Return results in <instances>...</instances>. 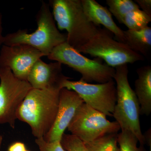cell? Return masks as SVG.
<instances>
[{"label":"cell","instance_id":"9c48e42d","mask_svg":"<svg viewBox=\"0 0 151 151\" xmlns=\"http://www.w3.org/2000/svg\"><path fill=\"white\" fill-rule=\"evenodd\" d=\"M61 87L76 92L84 103L105 116H113L117 101L116 84L113 79L98 84H90L81 79L78 81L66 79Z\"/></svg>","mask_w":151,"mask_h":151},{"label":"cell","instance_id":"9a60e30c","mask_svg":"<svg viewBox=\"0 0 151 151\" xmlns=\"http://www.w3.org/2000/svg\"><path fill=\"white\" fill-rule=\"evenodd\" d=\"M124 43L133 51L148 58L151 55V28L147 26L140 30L124 31Z\"/></svg>","mask_w":151,"mask_h":151},{"label":"cell","instance_id":"7402d4cb","mask_svg":"<svg viewBox=\"0 0 151 151\" xmlns=\"http://www.w3.org/2000/svg\"><path fill=\"white\" fill-rule=\"evenodd\" d=\"M135 2L137 4L142 10L151 16V0H136Z\"/></svg>","mask_w":151,"mask_h":151},{"label":"cell","instance_id":"52a82bcc","mask_svg":"<svg viewBox=\"0 0 151 151\" xmlns=\"http://www.w3.org/2000/svg\"><path fill=\"white\" fill-rule=\"evenodd\" d=\"M67 129L86 143L108 134L118 133L121 127L116 121L110 122L105 114L84 103L77 109Z\"/></svg>","mask_w":151,"mask_h":151},{"label":"cell","instance_id":"d6986e66","mask_svg":"<svg viewBox=\"0 0 151 151\" xmlns=\"http://www.w3.org/2000/svg\"><path fill=\"white\" fill-rule=\"evenodd\" d=\"M138 142L137 138L129 130H122V132L118 134L120 151H147L144 146L138 147Z\"/></svg>","mask_w":151,"mask_h":151},{"label":"cell","instance_id":"7c38bea8","mask_svg":"<svg viewBox=\"0 0 151 151\" xmlns=\"http://www.w3.org/2000/svg\"><path fill=\"white\" fill-rule=\"evenodd\" d=\"M62 65L56 61L47 63L41 58L33 66L27 81L33 89H62L63 81L70 78L63 73Z\"/></svg>","mask_w":151,"mask_h":151},{"label":"cell","instance_id":"4fadbf2b","mask_svg":"<svg viewBox=\"0 0 151 151\" xmlns=\"http://www.w3.org/2000/svg\"><path fill=\"white\" fill-rule=\"evenodd\" d=\"M81 1L84 14L89 21L97 26H103L115 35L116 40L124 43V30L116 24L107 7L94 0H81Z\"/></svg>","mask_w":151,"mask_h":151},{"label":"cell","instance_id":"ac0fdd59","mask_svg":"<svg viewBox=\"0 0 151 151\" xmlns=\"http://www.w3.org/2000/svg\"><path fill=\"white\" fill-rule=\"evenodd\" d=\"M151 22V16L139 9L127 14L123 19L122 24L125 25L128 29L137 31L148 26V25Z\"/></svg>","mask_w":151,"mask_h":151},{"label":"cell","instance_id":"ba28073f","mask_svg":"<svg viewBox=\"0 0 151 151\" xmlns=\"http://www.w3.org/2000/svg\"><path fill=\"white\" fill-rule=\"evenodd\" d=\"M32 89L27 81L14 75L8 68L0 67V125L15 127L19 108Z\"/></svg>","mask_w":151,"mask_h":151},{"label":"cell","instance_id":"8992f818","mask_svg":"<svg viewBox=\"0 0 151 151\" xmlns=\"http://www.w3.org/2000/svg\"><path fill=\"white\" fill-rule=\"evenodd\" d=\"M112 35L113 34L106 29L99 28L94 37L78 51L103 60L113 68L144 60L142 55L133 51L125 44L115 40Z\"/></svg>","mask_w":151,"mask_h":151},{"label":"cell","instance_id":"cb8c5ba5","mask_svg":"<svg viewBox=\"0 0 151 151\" xmlns=\"http://www.w3.org/2000/svg\"><path fill=\"white\" fill-rule=\"evenodd\" d=\"M2 15L0 12V45H3L4 36L2 35Z\"/></svg>","mask_w":151,"mask_h":151},{"label":"cell","instance_id":"5b68a950","mask_svg":"<svg viewBox=\"0 0 151 151\" xmlns=\"http://www.w3.org/2000/svg\"><path fill=\"white\" fill-rule=\"evenodd\" d=\"M47 57L77 71L81 74V79L87 83H106L113 79L115 75V68L103 64L99 58L92 60L84 56L67 42L53 49Z\"/></svg>","mask_w":151,"mask_h":151},{"label":"cell","instance_id":"d4e9b609","mask_svg":"<svg viewBox=\"0 0 151 151\" xmlns=\"http://www.w3.org/2000/svg\"><path fill=\"white\" fill-rule=\"evenodd\" d=\"M3 141V137L1 135H0V150H1V146Z\"/></svg>","mask_w":151,"mask_h":151},{"label":"cell","instance_id":"5bb4252c","mask_svg":"<svg viewBox=\"0 0 151 151\" xmlns=\"http://www.w3.org/2000/svg\"><path fill=\"white\" fill-rule=\"evenodd\" d=\"M135 94L140 105V114L149 116L151 113V66L145 65L137 70Z\"/></svg>","mask_w":151,"mask_h":151},{"label":"cell","instance_id":"e0dca14e","mask_svg":"<svg viewBox=\"0 0 151 151\" xmlns=\"http://www.w3.org/2000/svg\"><path fill=\"white\" fill-rule=\"evenodd\" d=\"M106 1L110 12L121 24L127 14L140 9L137 4L132 0H106Z\"/></svg>","mask_w":151,"mask_h":151},{"label":"cell","instance_id":"6da1fadb","mask_svg":"<svg viewBox=\"0 0 151 151\" xmlns=\"http://www.w3.org/2000/svg\"><path fill=\"white\" fill-rule=\"evenodd\" d=\"M61 89L32 88L19 108L17 119L29 126L36 138H43L54 124Z\"/></svg>","mask_w":151,"mask_h":151},{"label":"cell","instance_id":"484cf974","mask_svg":"<svg viewBox=\"0 0 151 151\" xmlns=\"http://www.w3.org/2000/svg\"><path fill=\"white\" fill-rule=\"evenodd\" d=\"M25 151H29V150H25Z\"/></svg>","mask_w":151,"mask_h":151},{"label":"cell","instance_id":"277c9868","mask_svg":"<svg viewBox=\"0 0 151 151\" xmlns=\"http://www.w3.org/2000/svg\"><path fill=\"white\" fill-rule=\"evenodd\" d=\"M113 79L116 81L117 101L113 117L119 124L121 129L130 131L137 138L141 146L145 145L140 123V105L134 91L128 80L127 64L115 68Z\"/></svg>","mask_w":151,"mask_h":151},{"label":"cell","instance_id":"ffe728a7","mask_svg":"<svg viewBox=\"0 0 151 151\" xmlns=\"http://www.w3.org/2000/svg\"><path fill=\"white\" fill-rule=\"evenodd\" d=\"M60 143L66 151H86L84 143L73 135L63 134Z\"/></svg>","mask_w":151,"mask_h":151},{"label":"cell","instance_id":"30bf717a","mask_svg":"<svg viewBox=\"0 0 151 151\" xmlns=\"http://www.w3.org/2000/svg\"><path fill=\"white\" fill-rule=\"evenodd\" d=\"M43 56L44 54L36 49L26 45H3L0 50V67L9 68L17 78L27 81L33 66Z\"/></svg>","mask_w":151,"mask_h":151},{"label":"cell","instance_id":"44dd1931","mask_svg":"<svg viewBox=\"0 0 151 151\" xmlns=\"http://www.w3.org/2000/svg\"><path fill=\"white\" fill-rule=\"evenodd\" d=\"M35 142L40 151H66L60 141L49 142L45 140L43 138H36Z\"/></svg>","mask_w":151,"mask_h":151},{"label":"cell","instance_id":"7a4b0ae2","mask_svg":"<svg viewBox=\"0 0 151 151\" xmlns=\"http://www.w3.org/2000/svg\"><path fill=\"white\" fill-rule=\"evenodd\" d=\"M49 5L58 29L67 32V42L78 51L99 28L85 15L81 0H52Z\"/></svg>","mask_w":151,"mask_h":151},{"label":"cell","instance_id":"2e32d148","mask_svg":"<svg viewBox=\"0 0 151 151\" xmlns=\"http://www.w3.org/2000/svg\"><path fill=\"white\" fill-rule=\"evenodd\" d=\"M118 133L108 134L89 142L84 143L86 151H120Z\"/></svg>","mask_w":151,"mask_h":151},{"label":"cell","instance_id":"603a6c76","mask_svg":"<svg viewBox=\"0 0 151 151\" xmlns=\"http://www.w3.org/2000/svg\"><path fill=\"white\" fill-rule=\"evenodd\" d=\"M26 150L25 145L22 142H15L9 146L8 151H25Z\"/></svg>","mask_w":151,"mask_h":151},{"label":"cell","instance_id":"8fae6325","mask_svg":"<svg viewBox=\"0 0 151 151\" xmlns=\"http://www.w3.org/2000/svg\"><path fill=\"white\" fill-rule=\"evenodd\" d=\"M84 100L76 92L63 88L59 94V104L55 120L44 139L49 142L60 141Z\"/></svg>","mask_w":151,"mask_h":151},{"label":"cell","instance_id":"3957f363","mask_svg":"<svg viewBox=\"0 0 151 151\" xmlns=\"http://www.w3.org/2000/svg\"><path fill=\"white\" fill-rule=\"evenodd\" d=\"M37 28L29 33L27 30L19 29L4 36L3 45H26L36 49L47 56L53 49L67 41V34L60 32L50 11L49 4L42 2L36 16Z\"/></svg>","mask_w":151,"mask_h":151}]
</instances>
